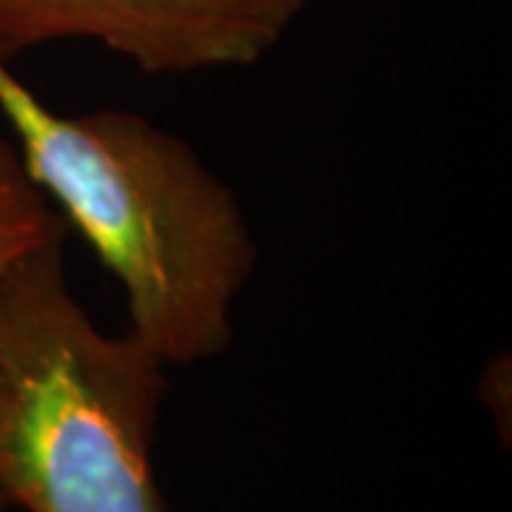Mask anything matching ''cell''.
I'll use <instances>...</instances> for the list:
<instances>
[{"label": "cell", "mask_w": 512, "mask_h": 512, "mask_svg": "<svg viewBox=\"0 0 512 512\" xmlns=\"http://www.w3.org/2000/svg\"><path fill=\"white\" fill-rule=\"evenodd\" d=\"M66 228L55 205L29 180L15 146L0 137V271L37 245L66 234Z\"/></svg>", "instance_id": "cell-4"}, {"label": "cell", "mask_w": 512, "mask_h": 512, "mask_svg": "<svg viewBox=\"0 0 512 512\" xmlns=\"http://www.w3.org/2000/svg\"><path fill=\"white\" fill-rule=\"evenodd\" d=\"M0 111L29 180L126 291L128 333L165 365L231 348L256 242L234 191L143 114H57L0 57Z\"/></svg>", "instance_id": "cell-1"}, {"label": "cell", "mask_w": 512, "mask_h": 512, "mask_svg": "<svg viewBox=\"0 0 512 512\" xmlns=\"http://www.w3.org/2000/svg\"><path fill=\"white\" fill-rule=\"evenodd\" d=\"M63 239L0 271V490L26 512H168L154 473L168 365L94 325Z\"/></svg>", "instance_id": "cell-2"}, {"label": "cell", "mask_w": 512, "mask_h": 512, "mask_svg": "<svg viewBox=\"0 0 512 512\" xmlns=\"http://www.w3.org/2000/svg\"><path fill=\"white\" fill-rule=\"evenodd\" d=\"M9 501H6V495H3V490H0V512H3V507H6Z\"/></svg>", "instance_id": "cell-5"}, {"label": "cell", "mask_w": 512, "mask_h": 512, "mask_svg": "<svg viewBox=\"0 0 512 512\" xmlns=\"http://www.w3.org/2000/svg\"><path fill=\"white\" fill-rule=\"evenodd\" d=\"M305 0H0V57L97 40L146 74L254 66Z\"/></svg>", "instance_id": "cell-3"}]
</instances>
